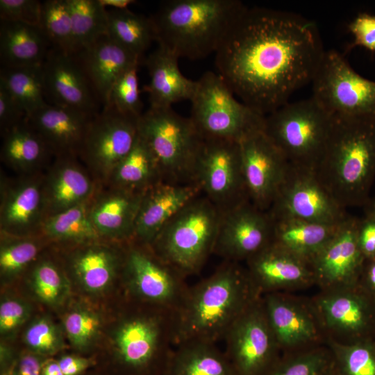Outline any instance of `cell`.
<instances>
[{
  "label": "cell",
  "instance_id": "obj_8",
  "mask_svg": "<svg viewBox=\"0 0 375 375\" xmlns=\"http://www.w3.org/2000/svg\"><path fill=\"white\" fill-rule=\"evenodd\" d=\"M334 116L310 97L288 102L265 115L263 131L290 164L315 169Z\"/></svg>",
  "mask_w": 375,
  "mask_h": 375
},
{
  "label": "cell",
  "instance_id": "obj_39",
  "mask_svg": "<svg viewBox=\"0 0 375 375\" xmlns=\"http://www.w3.org/2000/svg\"><path fill=\"white\" fill-rule=\"evenodd\" d=\"M51 242L42 235L13 236L1 234L0 273L3 279H13L27 270Z\"/></svg>",
  "mask_w": 375,
  "mask_h": 375
},
{
  "label": "cell",
  "instance_id": "obj_15",
  "mask_svg": "<svg viewBox=\"0 0 375 375\" xmlns=\"http://www.w3.org/2000/svg\"><path fill=\"white\" fill-rule=\"evenodd\" d=\"M224 341V352L235 375H267L275 364L278 344L262 299L235 321Z\"/></svg>",
  "mask_w": 375,
  "mask_h": 375
},
{
  "label": "cell",
  "instance_id": "obj_35",
  "mask_svg": "<svg viewBox=\"0 0 375 375\" xmlns=\"http://www.w3.org/2000/svg\"><path fill=\"white\" fill-rule=\"evenodd\" d=\"M90 199L48 217L43 224L41 235L51 244L62 246L85 244L101 239L90 217Z\"/></svg>",
  "mask_w": 375,
  "mask_h": 375
},
{
  "label": "cell",
  "instance_id": "obj_44",
  "mask_svg": "<svg viewBox=\"0 0 375 375\" xmlns=\"http://www.w3.org/2000/svg\"><path fill=\"white\" fill-rule=\"evenodd\" d=\"M63 324L71 344L83 350L90 347L97 338L101 320L95 312L85 308H76L65 315Z\"/></svg>",
  "mask_w": 375,
  "mask_h": 375
},
{
  "label": "cell",
  "instance_id": "obj_18",
  "mask_svg": "<svg viewBox=\"0 0 375 375\" xmlns=\"http://www.w3.org/2000/svg\"><path fill=\"white\" fill-rule=\"evenodd\" d=\"M239 143L249 199L260 210L268 211L289 162L263 130L247 135Z\"/></svg>",
  "mask_w": 375,
  "mask_h": 375
},
{
  "label": "cell",
  "instance_id": "obj_14",
  "mask_svg": "<svg viewBox=\"0 0 375 375\" xmlns=\"http://www.w3.org/2000/svg\"><path fill=\"white\" fill-rule=\"evenodd\" d=\"M138 118L110 106L103 108L92 118L78 158L98 184L107 183L132 149L138 135Z\"/></svg>",
  "mask_w": 375,
  "mask_h": 375
},
{
  "label": "cell",
  "instance_id": "obj_19",
  "mask_svg": "<svg viewBox=\"0 0 375 375\" xmlns=\"http://www.w3.org/2000/svg\"><path fill=\"white\" fill-rule=\"evenodd\" d=\"M45 97L50 104L77 110L94 116L98 99L75 55L51 47L43 63Z\"/></svg>",
  "mask_w": 375,
  "mask_h": 375
},
{
  "label": "cell",
  "instance_id": "obj_25",
  "mask_svg": "<svg viewBox=\"0 0 375 375\" xmlns=\"http://www.w3.org/2000/svg\"><path fill=\"white\" fill-rule=\"evenodd\" d=\"M246 262L247 272L260 293L301 287L315 281L309 260L272 243Z\"/></svg>",
  "mask_w": 375,
  "mask_h": 375
},
{
  "label": "cell",
  "instance_id": "obj_50",
  "mask_svg": "<svg viewBox=\"0 0 375 375\" xmlns=\"http://www.w3.org/2000/svg\"><path fill=\"white\" fill-rule=\"evenodd\" d=\"M353 38L351 47H362L375 51V15L360 12L348 25Z\"/></svg>",
  "mask_w": 375,
  "mask_h": 375
},
{
  "label": "cell",
  "instance_id": "obj_54",
  "mask_svg": "<svg viewBox=\"0 0 375 375\" xmlns=\"http://www.w3.org/2000/svg\"><path fill=\"white\" fill-rule=\"evenodd\" d=\"M57 361L64 375H81L94 364L90 358L72 355L62 356Z\"/></svg>",
  "mask_w": 375,
  "mask_h": 375
},
{
  "label": "cell",
  "instance_id": "obj_49",
  "mask_svg": "<svg viewBox=\"0 0 375 375\" xmlns=\"http://www.w3.org/2000/svg\"><path fill=\"white\" fill-rule=\"evenodd\" d=\"M29 306L16 299H6L0 304V332L1 335L13 333L28 318Z\"/></svg>",
  "mask_w": 375,
  "mask_h": 375
},
{
  "label": "cell",
  "instance_id": "obj_37",
  "mask_svg": "<svg viewBox=\"0 0 375 375\" xmlns=\"http://www.w3.org/2000/svg\"><path fill=\"white\" fill-rule=\"evenodd\" d=\"M108 13V35L117 43L141 59L156 41L151 17L126 9H111Z\"/></svg>",
  "mask_w": 375,
  "mask_h": 375
},
{
  "label": "cell",
  "instance_id": "obj_5",
  "mask_svg": "<svg viewBox=\"0 0 375 375\" xmlns=\"http://www.w3.org/2000/svg\"><path fill=\"white\" fill-rule=\"evenodd\" d=\"M222 212L201 194L176 213L149 245L185 278L198 273L213 253Z\"/></svg>",
  "mask_w": 375,
  "mask_h": 375
},
{
  "label": "cell",
  "instance_id": "obj_56",
  "mask_svg": "<svg viewBox=\"0 0 375 375\" xmlns=\"http://www.w3.org/2000/svg\"><path fill=\"white\" fill-rule=\"evenodd\" d=\"M99 3L104 8L110 7L112 9H126L128 7L135 3L133 0H99Z\"/></svg>",
  "mask_w": 375,
  "mask_h": 375
},
{
  "label": "cell",
  "instance_id": "obj_12",
  "mask_svg": "<svg viewBox=\"0 0 375 375\" xmlns=\"http://www.w3.org/2000/svg\"><path fill=\"white\" fill-rule=\"evenodd\" d=\"M272 216L338 224L349 215L319 180L314 169L289 163L275 199Z\"/></svg>",
  "mask_w": 375,
  "mask_h": 375
},
{
  "label": "cell",
  "instance_id": "obj_48",
  "mask_svg": "<svg viewBox=\"0 0 375 375\" xmlns=\"http://www.w3.org/2000/svg\"><path fill=\"white\" fill-rule=\"evenodd\" d=\"M42 2L38 0H1V20L39 27Z\"/></svg>",
  "mask_w": 375,
  "mask_h": 375
},
{
  "label": "cell",
  "instance_id": "obj_4",
  "mask_svg": "<svg viewBox=\"0 0 375 375\" xmlns=\"http://www.w3.org/2000/svg\"><path fill=\"white\" fill-rule=\"evenodd\" d=\"M246 6L238 0H168L150 17L156 42L179 58L215 53Z\"/></svg>",
  "mask_w": 375,
  "mask_h": 375
},
{
  "label": "cell",
  "instance_id": "obj_21",
  "mask_svg": "<svg viewBox=\"0 0 375 375\" xmlns=\"http://www.w3.org/2000/svg\"><path fill=\"white\" fill-rule=\"evenodd\" d=\"M126 242L105 239L66 246V272L86 291L102 292L122 274Z\"/></svg>",
  "mask_w": 375,
  "mask_h": 375
},
{
  "label": "cell",
  "instance_id": "obj_32",
  "mask_svg": "<svg viewBox=\"0 0 375 375\" xmlns=\"http://www.w3.org/2000/svg\"><path fill=\"white\" fill-rule=\"evenodd\" d=\"M270 217L272 243L309 260L330 241L342 223L324 224L290 217Z\"/></svg>",
  "mask_w": 375,
  "mask_h": 375
},
{
  "label": "cell",
  "instance_id": "obj_52",
  "mask_svg": "<svg viewBox=\"0 0 375 375\" xmlns=\"http://www.w3.org/2000/svg\"><path fill=\"white\" fill-rule=\"evenodd\" d=\"M357 240L360 250L365 260L375 259V216L365 213L358 218Z\"/></svg>",
  "mask_w": 375,
  "mask_h": 375
},
{
  "label": "cell",
  "instance_id": "obj_29",
  "mask_svg": "<svg viewBox=\"0 0 375 375\" xmlns=\"http://www.w3.org/2000/svg\"><path fill=\"white\" fill-rule=\"evenodd\" d=\"M0 158L17 175L44 172L54 159L48 146L27 118L1 135Z\"/></svg>",
  "mask_w": 375,
  "mask_h": 375
},
{
  "label": "cell",
  "instance_id": "obj_41",
  "mask_svg": "<svg viewBox=\"0 0 375 375\" xmlns=\"http://www.w3.org/2000/svg\"><path fill=\"white\" fill-rule=\"evenodd\" d=\"M28 269L32 289L41 301L59 306L65 300L70 283L67 272L60 264L40 256Z\"/></svg>",
  "mask_w": 375,
  "mask_h": 375
},
{
  "label": "cell",
  "instance_id": "obj_6",
  "mask_svg": "<svg viewBox=\"0 0 375 375\" xmlns=\"http://www.w3.org/2000/svg\"><path fill=\"white\" fill-rule=\"evenodd\" d=\"M138 133L154 157L162 181L195 183L203 139L190 117L180 115L172 107H149L138 119Z\"/></svg>",
  "mask_w": 375,
  "mask_h": 375
},
{
  "label": "cell",
  "instance_id": "obj_20",
  "mask_svg": "<svg viewBox=\"0 0 375 375\" xmlns=\"http://www.w3.org/2000/svg\"><path fill=\"white\" fill-rule=\"evenodd\" d=\"M358 218L349 215L330 241L310 259L315 281L325 287H351L361 275L365 258L357 240Z\"/></svg>",
  "mask_w": 375,
  "mask_h": 375
},
{
  "label": "cell",
  "instance_id": "obj_9",
  "mask_svg": "<svg viewBox=\"0 0 375 375\" xmlns=\"http://www.w3.org/2000/svg\"><path fill=\"white\" fill-rule=\"evenodd\" d=\"M235 97L217 73L206 72L197 81L189 117L203 140L240 142L263 130L265 115Z\"/></svg>",
  "mask_w": 375,
  "mask_h": 375
},
{
  "label": "cell",
  "instance_id": "obj_26",
  "mask_svg": "<svg viewBox=\"0 0 375 375\" xmlns=\"http://www.w3.org/2000/svg\"><path fill=\"white\" fill-rule=\"evenodd\" d=\"M94 116L47 103L27 120L42 138L54 158H78Z\"/></svg>",
  "mask_w": 375,
  "mask_h": 375
},
{
  "label": "cell",
  "instance_id": "obj_33",
  "mask_svg": "<svg viewBox=\"0 0 375 375\" xmlns=\"http://www.w3.org/2000/svg\"><path fill=\"white\" fill-rule=\"evenodd\" d=\"M163 375H235L215 344L190 342L174 347Z\"/></svg>",
  "mask_w": 375,
  "mask_h": 375
},
{
  "label": "cell",
  "instance_id": "obj_13",
  "mask_svg": "<svg viewBox=\"0 0 375 375\" xmlns=\"http://www.w3.org/2000/svg\"><path fill=\"white\" fill-rule=\"evenodd\" d=\"M194 182L221 212L249 200L245 185L240 143L203 140L194 172Z\"/></svg>",
  "mask_w": 375,
  "mask_h": 375
},
{
  "label": "cell",
  "instance_id": "obj_28",
  "mask_svg": "<svg viewBox=\"0 0 375 375\" xmlns=\"http://www.w3.org/2000/svg\"><path fill=\"white\" fill-rule=\"evenodd\" d=\"M178 57L166 47L158 44L147 58L149 83L145 86L150 107H172L183 100H191L197 81L185 77L178 67Z\"/></svg>",
  "mask_w": 375,
  "mask_h": 375
},
{
  "label": "cell",
  "instance_id": "obj_30",
  "mask_svg": "<svg viewBox=\"0 0 375 375\" xmlns=\"http://www.w3.org/2000/svg\"><path fill=\"white\" fill-rule=\"evenodd\" d=\"M262 300L278 346L296 347L316 338L315 320L305 308L275 292Z\"/></svg>",
  "mask_w": 375,
  "mask_h": 375
},
{
  "label": "cell",
  "instance_id": "obj_51",
  "mask_svg": "<svg viewBox=\"0 0 375 375\" xmlns=\"http://www.w3.org/2000/svg\"><path fill=\"white\" fill-rule=\"evenodd\" d=\"M27 118L26 114L6 88L0 83L1 135Z\"/></svg>",
  "mask_w": 375,
  "mask_h": 375
},
{
  "label": "cell",
  "instance_id": "obj_46",
  "mask_svg": "<svg viewBox=\"0 0 375 375\" xmlns=\"http://www.w3.org/2000/svg\"><path fill=\"white\" fill-rule=\"evenodd\" d=\"M342 375H375V349L365 344L335 345Z\"/></svg>",
  "mask_w": 375,
  "mask_h": 375
},
{
  "label": "cell",
  "instance_id": "obj_58",
  "mask_svg": "<svg viewBox=\"0 0 375 375\" xmlns=\"http://www.w3.org/2000/svg\"><path fill=\"white\" fill-rule=\"evenodd\" d=\"M365 207V213H369L375 216V197L372 199L370 198Z\"/></svg>",
  "mask_w": 375,
  "mask_h": 375
},
{
  "label": "cell",
  "instance_id": "obj_57",
  "mask_svg": "<svg viewBox=\"0 0 375 375\" xmlns=\"http://www.w3.org/2000/svg\"><path fill=\"white\" fill-rule=\"evenodd\" d=\"M42 375H64L57 360H48L42 369Z\"/></svg>",
  "mask_w": 375,
  "mask_h": 375
},
{
  "label": "cell",
  "instance_id": "obj_43",
  "mask_svg": "<svg viewBox=\"0 0 375 375\" xmlns=\"http://www.w3.org/2000/svg\"><path fill=\"white\" fill-rule=\"evenodd\" d=\"M135 64L126 70L116 81L110 91L108 105L117 112L138 118L142 103L140 97L138 69Z\"/></svg>",
  "mask_w": 375,
  "mask_h": 375
},
{
  "label": "cell",
  "instance_id": "obj_38",
  "mask_svg": "<svg viewBox=\"0 0 375 375\" xmlns=\"http://www.w3.org/2000/svg\"><path fill=\"white\" fill-rule=\"evenodd\" d=\"M1 83L24 110L27 117L43 108L45 90L43 65L0 70Z\"/></svg>",
  "mask_w": 375,
  "mask_h": 375
},
{
  "label": "cell",
  "instance_id": "obj_16",
  "mask_svg": "<svg viewBox=\"0 0 375 375\" xmlns=\"http://www.w3.org/2000/svg\"><path fill=\"white\" fill-rule=\"evenodd\" d=\"M43 177L44 172L8 177L1 171L0 234L41 235L47 218Z\"/></svg>",
  "mask_w": 375,
  "mask_h": 375
},
{
  "label": "cell",
  "instance_id": "obj_17",
  "mask_svg": "<svg viewBox=\"0 0 375 375\" xmlns=\"http://www.w3.org/2000/svg\"><path fill=\"white\" fill-rule=\"evenodd\" d=\"M272 221L267 211L249 200L222 212L214 254L239 262L272 243Z\"/></svg>",
  "mask_w": 375,
  "mask_h": 375
},
{
  "label": "cell",
  "instance_id": "obj_45",
  "mask_svg": "<svg viewBox=\"0 0 375 375\" xmlns=\"http://www.w3.org/2000/svg\"><path fill=\"white\" fill-rule=\"evenodd\" d=\"M24 339L33 353L42 356L53 355L63 347L60 331L46 317L34 320L27 328Z\"/></svg>",
  "mask_w": 375,
  "mask_h": 375
},
{
  "label": "cell",
  "instance_id": "obj_40",
  "mask_svg": "<svg viewBox=\"0 0 375 375\" xmlns=\"http://www.w3.org/2000/svg\"><path fill=\"white\" fill-rule=\"evenodd\" d=\"M70 11L75 54L108 34L107 10L99 0H67Z\"/></svg>",
  "mask_w": 375,
  "mask_h": 375
},
{
  "label": "cell",
  "instance_id": "obj_10",
  "mask_svg": "<svg viewBox=\"0 0 375 375\" xmlns=\"http://www.w3.org/2000/svg\"><path fill=\"white\" fill-rule=\"evenodd\" d=\"M312 83V97L332 115L375 117V81L358 74L339 52L324 51Z\"/></svg>",
  "mask_w": 375,
  "mask_h": 375
},
{
  "label": "cell",
  "instance_id": "obj_3",
  "mask_svg": "<svg viewBox=\"0 0 375 375\" xmlns=\"http://www.w3.org/2000/svg\"><path fill=\"white\" fill-rule=\"evenodd\" d=\"M315 171L343 208L365 206L375 179V117L334 116Z\"/></svg>",
  "mask_w": 375,
  "mask_h": 375
},
{
  "label": "cell",
  "instance_id": "obj_34",
  "mask_svg": "<svg viewBox=\"0 0 375 375\" xmlns=\"http://www.w3.org/2000/svg\"><path fill=\"white\" fill-rule=\"evenodd\" d=\"M346 288L335 289L321 297L318 307L329 328L338 332L356 333L368 323V308L361 297Z\"/></svg>",
  "mask_w": 375,
  "mask_h": 375
},
{
  "label": "cell",
  "instance_id": "obj_2",
  "mask_svg": "<svg viewBox=\"0 0 375 375\" xmlns=\"http://www.w3.org/2000/svg\"><path fill=\"white\" fill-rule=\"evenodd\" d=\"M260 292L246 268L224 262L208 277L190 287L174 312L175 346L190 342L215 344L257 299Z\"/></svg>",
  "mask_w": 375,
  "mask_h": 375
},
{
  "label": "cell",
  "instance_id": "obj_36",
  "mask_svg": "<svg viewBox=\"0 0 375 375\" xmlns=\"http://www.w3.org/2000/svg\"><path fill=\"white\" fill-rule=\"evenodd\" d=\"M161 181L162 175L154 157L138 135L131 151L117 166L107 183L101 185L144 192Z\"/></svg>",
  "mask_w": 375,
  "mask_h": 375
},
{
  "label": "cell",
  "instance_id": "obj_55",
  "mask_svg": "<svg viewBox=\"0 0 375 375\" xmlns=\"http://www.w3.org/2000/svg\"><path fill=\"white\" fill-rule=\"evenodd\" d=\"M361 274L367 284L375 290V259L365 260Z\"/></svg>",
  "mask_w": 375,
  "mask_h": 375
},
{
  "label": "cell",
  "instance_id": "obj_11",
  "mask_svg": "<svg viewBox=\"0 0 375 375\" xmlns=\"http://www.w3.org/2000/svg\"><path fill=\"white\" fill-rule=\"evenodd\" d=\"M122 276L140 303L174 312L189 286L185 277L160 258L149 245L126 244Z\"/></svg>",
  "mask_w": 375,
  "mask_h": 375
},
{
  "label": "cell",
  "instance_id": "obj_53",
  "mask_svg": "<svg viewBox=\"0 0 375 375\" xmlns=\"http://www.w3.org/2000/svg\"><path fill=\"white\" fill-rule=\"evenodd\" d=\"M46 360L42 356L35 353L21 356L13 363L10 375H42Z\"/></svg>",
  "mask_w": 375,
  "mask_h": 375
},
{
  "label": "cell",
  "instance_id": "obj_7",
  "mask_svg": "<svg viewBox=\"0 0 375 375\" xmlns=\"http://www.w3.org/2000/svg\"><path fill=\"white\" fill-rule=\"evenodd\" d=\"M112 340L126 375H163L175 347L174 312L151 307L129 315L119 321Z\"/></svg>",
  "mask_w": 375,
  "mask_h": 375
},
{
  "label": "cell",
  "instance_id": "obj_42",
  "mask_svg": "<svg viewBox=\"0 0 375 375\" xmlns=\"http://www.w3.org/2000/svg\"><path fill=\"white\" fill-rule=\"evenodd\" d=\"M40 28L53 48L74 55L73 27L67 0L42 2Z\"/></svg>",
  "mask_w": 375,
  "mask_h": 375
},
{
  "label": "cell",
  "instance_id": "obj_24",
  "mask_svg": "<svg viewBox=\"0 0 375 375\" xmlns=\"http://www.w3.org/2000/svg\"><path fill=\"white\" fill-rule=\"evenodd\" d=\"M98 185L78 158H54L44 172L47 218L89 201Z\"/></svg>",
  "mask_w": 375,
  "mask_h": 375
},
{
  "label": "cell",
  "instance_id": "obj_23",
  "mask_svg": "<svg viewBox=\"0 0 375 375\" xmlns=\"http://www.w3.org/2000/svg\"><path fill=\"white\" fill-rule=\"evenodd\" d=\"M201 194V189L197 183L161 181L152 185L144 193L132 240L150 245L165 225Z\"/></svg>",
  "mask_w": 375,
  "mask_h": 375
},
{
  "label": "cell",
  "instance_id": "obj_27",
  "mask_svg": "<svg viewBox=\"0 0 375 375\" xmlns=\"http://www.w3.org/2000/svg\"><path fill=\"white\" fill-rule=\"evenodd\" d=\"M103 108L108 105L112 88L129 67L141 58L114 41L108 34L96 40L76 53Z\"/></svg>",
  "mask_w": 375,
  "mask_h": 375
},
{
  "label": "cell",
  "instance_id": "obj_31",
  "mask_svg": "<svg viewBox=\"0 0 375 375\" xmlns=\"http://www.w3.org/2000/svg\"><path fill=\"white\" fill-rule=\"evenodd\" d=\"M51 45L40 28L1 20V67L42 65Z\"/></svg>",
  "mask_w": 375,
  "mask_h": 375
},
{
  "label": "cell",
  "instance_id": "obj_47",
  "mask_svg": "<svg viewBox=\"0 0 375 375\" xmlns=\"http://www.w3.org/2000/svg\"><path fill=\"white\" fill-rule=\"evenodd\" d=\"M328 363L326 355L313 351L289 362L280 365L275 363L267 375H325Z\"/></svg>",
  "mask_w": 375,
  "mask_h": 375
},
{
  "label": "cell",
  "instance_id": "obj_22",
  "mask_svg": "<svg viewBox=\"0 0 375 375\" xmlns=\"http://www.w3.org/2000/svg\"><path fill=\"white\" fill-rule=\"evenodd\" d=\"M144 192L99 184L90 199V217L101 238L117 242L133 240Z\"/></svg>",
  "mask_w": 375,
  "mask_h": 375
},
{
  "label": "cell",
  "instance_id": "obj_1",
  "mask_svg": "<svg viewBox=\"0 0 375 375\" xmlns=\"http://www.w3.org/2000/svg\"><path fill=\"white\" fill-rule=\"evenodd\" d=\"M324 51L312 22L246 6L215 52V66L235 97L267 115L312 82Z\"/></svg>",
  "mask_w": 375,
  "mask_h": 375
}]
</instances>
